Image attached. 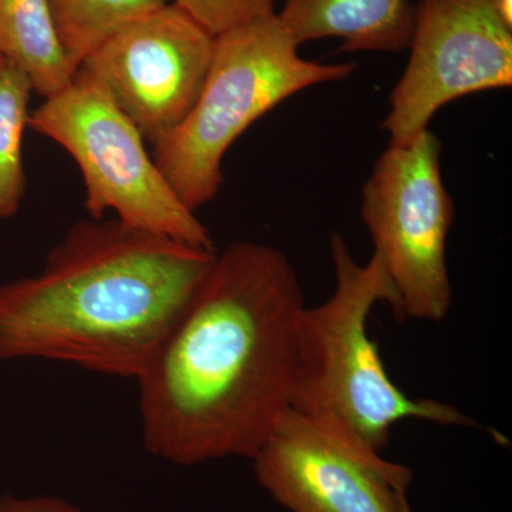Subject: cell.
I'll return each instance as SVG.
<instances>
[{"label": "cell", "mask_w": 512, "mask_h": 512, "mask_svg": "<svg viewBox=\"0 0 512 512\" xmlns=\"http://www.w3.org/2000/svg\"><path fill=\"white\" fill-rule=\"evenodd\" d=\"M305 308L284 252L238 241L217 254L137 379L147 450L178 466L252 460L289 409Z\"/></svg>", "instance_id": "obj_1"}, {"label": "cell", "mask_w": 512, "mask_h": 512, "mask_svg": "<svg viewBox=\"0 0 512 512\" xmlns=\"http://www.w3.org/2000/svg\"><path fill=\"white\" fill-rule=\"evenodd\" d=\"M215 256L116 218L77 222L39 274L0 285V360L137 380Z\"/></svg>", "instance_id": "obj_2"}, {"label": "cell", "mask_w": 512, "mask_h": 512, "mask_svg": "<svg viewBox=\"0 0 512 512\" xmlns=\"http://www.w3.org/2000/svg\"><path fill=\"white\" fill-rule=\"evenodd\" d=\"M335 291L328 301L303 309L296 342L289 409L382 453L393 426L419 419L440 426L480 427L463 412L437 400H414L390 380L367 335L373 306L389 303L397 312V295L373 254L359 265L345 238H330Z\"/></svg>", "instance_id": "obj_3"}, {"label": "cell", "mask_w": 512, "mask_h": 512, "mask_svg": "<svg viewBox=\"0 0 512 512\" xmlns=\"http://www.w3.org/2000/svg\"><path fill=\"white\" fill-rule=\"evenodd\" d=\"M298 49L275 12L215 39L194 109L154 144L157 167L191 211L215 200L225 154L256 120L293 94L355 72V63L312 62Z\"/></svg>", "instance_id": "obj_4"}, {"label": "cell", "mask_w": 512, "mask_h": 512, "mask_svg": "<svg viewBox=\"0 0 512 512\" xmlns=\"http://www.w3.org/2000/svg\"><path fill=\"white\" fill-rule=\"evenodd\" d=\"M28 127L79 165L93 220L111 211L130 227L215 251L210 231L165 180L136 124L89 73L79 69L63 92L45 99Z\"/></svg>", "instance_id": "obj_5"}, {"label": "cell", "mask_w": 512, "mask_h": 512, "mask_svg": "<svg viewBox=\"0 0 512 512\" xmlns=\"http://www.w3.org/2000/svg\"><path fill=\"white\" fill-rule=\"evenodd\" d=\"M430 130L389 148L363 187L362 218L397 295V318L440 322L451 309L446 244L454 205Z\"/></svg>", "instance_id": "obj_6"}, {"label": "cell", "mask_w": 512, "mask_h": 512, "mask_svg": "<svg viewBox=\"0 0 512 512\" xmlns=\"http://www.w3.org/2000/svg\"><path fill=\"white\" fill-rule=\"evenodd\" d=\"M409 63L382 128L402 146L450 101L512 83V28L490 0H420Z\"/></svg>", "instance_id": "obj_7"}, {"label": "cell", "mask_w": 512, "mask_h": 512, "mask_svg": "<svg viewBox=\"0 0 512 512\" xmlns=\"http://www.w3.org/2000/svg\"><path fill=\"white\" fill-rule=\"evenodd\" d=\"M252 461L259 485L291 512H412V468L292 409Z\"/></svg>", "instance_id": "obj_8"}, {"label": "cell", "mask_w": 512, "mask_h": 512, "mask_svg": "<svg viewBox=\"0 0 512 512\" xmlns=\"http://www.w3.org/2000/svg\"><path fill=\"white\" fill-rule=\"evenodd\" d=\"M215 39L175 3H165L117 30L80 69L103 84L154 146L194 109Z\"/></svg>", "instance_id": "obj_9"}, {"label": "cell", "mask_w": 512, "mask_h": 512, "mask_svg": "<svg viewBox=\"0 0 512 512\" xmlns=\"http://www.w3.org/2000/svg\"><path fill=\"white\" fill-rule=\"evenodd\" d=\"M410 0H286L278 13L296 45L340 37L339 52H399L412 42Z\"/></svg>", "instance_id": "obj_10"}, {"label": "cell", "mask_w": 512, "mask_h": 512, "mask_svg": "<svg viewBox=\"0 0 512 512\" xmlns=\"http://www.w3.org/2000/svg\"><path fill=\"white\" fill-rule=\"evenodd\" d=\"M0 59L28 77L33 93L63 92L77 69L62 45L49 0H0Z\"/></svg>", "instance_id": "obj_11"}, {"label": "cell", "mask_w": 512, "mask_h": 512, "mask_svg": "<svg viewBox=\"0 0 512 512\" xmlns=\"http://www.w3.org/2000/svg\"><path fill=\"white\" fill-rule=\"evenodd\" d=\"M165 3L167 0H49L57 33L77 69L117 30Z\"/></svg>", "instance_id": "obj_12"}, {"label": "cell", "mask_w": 512, "mask_h": 512, "mask_svg": "<svg viewBox=\"0 0 512 512\" xmlns=\"http://www.w3.org/2000/svg\"><path fill=\"white\" fill-rule=\"evenodd\" d=\"M32 93L28 77L0 59V220L18 214L25 197L22 143Z\"/></svg>", "instance_id": "obj_13"}, {"label": "cell", "mask_w": 512, "mask_h": 512, "mask_svg": "<svg viewBox=\"0 0 512 512\" xmlns=\"http://www.w3.org/2000/svg\"><path fill=\"white\" fill-rule=\"evenodd\" d=\"M173 3L214 37L275 12V0H174Z\"/></svg>", "instance_id": "obj_14"}, {"label": "cell", "mask_w": 512, "mask_h": 512, "mask_svg": "<svg viewBox=\"0 0 512 512\" xmlns=\"http://www.w3.org/2000/svg\"><path fill=\"white\" fill-rule=\"evenodd\" d=\"M0 512H83L76 505L53 497V495H39V497L19 498L13 495H3L0 498Z\"/></svg>", "instance_id": "obj_15"}, {"label": "cell", "mask_w": 512, "mask_h": 512, "mask_svg": "<svg viewBox=\"0 0 512 512\" xmlns=\"http://www.w3.org/2000/svg\"><path fill=\"white\" fill-rule=\"evenodd\" d=\"M498 15L512 28V0H490Z\"/></svg>", "instance_id": "obj_16"}]
</instances>
